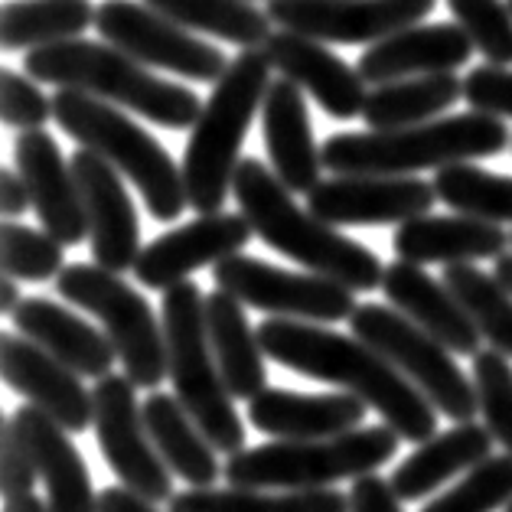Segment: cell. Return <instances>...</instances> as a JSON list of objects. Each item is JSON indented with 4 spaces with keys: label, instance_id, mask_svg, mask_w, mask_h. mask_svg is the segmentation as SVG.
<instances>
[{
    "label": "cell",
    "instance_id": "cell-50",
    "mask_svg": "<svg viewBox=\"0 0 512 512\" xmlns=\"http://www.w3.org/2000/svg\"><path fill=\"white\" fill-rule=\"evenodd\" d=\"M506 512H512V503H509V506H506Z\"/></svg>",
    "mask_w": 512,
    "mask_h": 512
},
{
    "label": "cell",
    "instance_id": "cell-49",
    "mask_svg": "<svg viewBox=\"0 0 512 512\" xmlns=\"http://www.w3.org/2000/svg\"><path fill=\"white\" fill-rule=\"evenodd\" d=\"M493 274H496V278L499 281H503V287H506V291L512 294V255H499L496 258V268H493Z\"/></svg>",
    "mask_w": 512,
    "mask_h": 512
},
{
    "label": "cell",
    "instance_id": "cell-28",
    "mask_svg": "<svg viewBox=\"0 0 512 512\" xmlns=\"http://www.w3.org/2000/svg\"><path fill=\"white\" fill-rule=\"evenodd\" d=\"M206 330L232 398L252 402L258 392H265L268 389L265 349H261L258 330H252V323L245 317V304L239 297H232L222 287L206 294Z\"/></svg>",
    "mask_w": 512,
    "mask_h": 512
},
{
    "label": "cell",
    "instance_id": "cell-33",
    "mask_svg": "<svg viewBox=\"0 0 512 512\" xmlns=\"http://www.w3.org/2000/svg\"><path fill=\"white\" fill-rule=\"evenodd\" d=\"M167 503L170 512H349V496L327 486L284 493L248 490V486H229V490L193 486L170 496Z\"/></svg>",
    "mask_w": 512,
    "mask_h": 512
},
{
    "label": "cell",
    "instance_id": "cell-19",
    "mask_svg": "<svg viewBox=\"0 0 512 512\" xmlns=\"http://www.w3.org/2000/svg\"><path fill=\"white\" fill-rule=\"evenodd\" d=\"M261 49L268 53L271 66L281 76L301 85L330 118L349 121L362 115L369 82L359 76V69H353L346 59L336 56L323 40L278 27Z\"/></svg>",
    "mask_w": 512,
    "mask_h": 512
},
{
    "label": "cell",
    "instance_id": "cell-34",
    "mask_svg": "<svg viewBox=\"0 0 512 512\" xmlns=\"http://www.w3.org/2000/svg\"><path fill=\"white\" fill-rule=\"evenodd\" d=\"M160 14L177 20L186 30H199L242 49L268 43L274 23L268 10H258L255 0H144Z\"/></svg>",
    "mask_w": 512,
    "mask_h": 512
},
{
    "label": "cell",
    "instance_id": "cell-48",
    "mask_svg": "<svg viewBox=\"0 0 512 512\" xmlns=\"http://www.w3.org/2000/svg\"><path fill=\"white\" fill-rule=\"evenodd\" d=\"M4 512H49V506L36 493H23V496H10Z\"/></svg>",
    "mask_w": 512,
    "mask_h": 512
},
{
    "label": "cell",
    "instance_id": "cell-36",
    "mask_svg": "<svg viewBox=\"0 0 512 512\" xmlns=\"http://www.w3.org/2000/svg\"><path fill=\"white\" fill-rule=\"evenodd\" d=\"M434 190L444 206L460 216L486 222H512V177L490 173L470 160L434 170Z\"/></svg>",
    "mask_w": 512,
    "mask_h": 512
},
{
    "label": "cell",
    "instance_id": "cell-29",
    "mask_svg": "<svg viewBox=\"0 0 512 512\" xmlns=\"http://www.w3.org/2000/svg\"><path fill=\"white\" fill-rule=\"evenodd\" d=\"M493 431L477 421H457V428L428 437L411 457L392 473V490L402 499H421L434 493L437 486L447 483L454 473H464L473 464H480L483 457H490Z\"/></svg>",
    "mask_w": 512,
    "mask_h": 512
},
{
    "label": "cell",
    "instance_id": "cell-6",
    "mask_svg": "<svg viewBox=\"0 0 512 512\" xmlns=\"http://www.w3.org/2000/svg\"><path fill=\"white\" fill-rule=\"evenodd\" d=\"M53 118L79 147H89L118 167L137 186L157 222L180 219V212L190 206L183 167H177L157 137L118 111V105L79 89H59L53 95Z\"/></svg>",
    "mask_w": 512,
    "mask_h": 512
},
{
    "label": "cell",
    "instance_id": "cell-21",
    "mask_svg": "<svg viewBox=\"0 0 512 512\" xmlns=\"http://www.w3.org/2000/svg\"><path fill=\"white\" fill-rule=\"evenodd\" d=\"M473 40L460 23H411L385 40L366 46L359 56V76L369 85H385L395 79L431 76V72H454L467 66Z\"/></svg>",
    "mask_w": 512,
    "mask_h": 512
},
{
    "label": "cell",
    "instance_id": "cell-4",
    "mask_svg": "<svg viewBox=\"0 0 512 512\" xmlns=\"http://www.w3.org/2000/svg\"><path fill=\"white\" fill-rule=\"evenodd\" d=\"M271 69V59L261 46L242 49V56L229 62L226 76L216 82L209 102L199 111L183 154L186 196L199 216L222 212L226 206L245 134L271 85Z\"/></svg>",
    "mask_w": 512,
    "mask_h": 512
},
{
    "label": "cell",
    "instance_id": "cell-5",
    "mask_svg": "<svg viewBox=\"0 0 512 512\" xmlns=\"http://www.w3.org/2000/svg\"><path fill=\"white\" fill-rule=\"evenodd\" d=\"M509 128L503 118L467 111V115L434 118L411 128L333 134L323 141V167L333 173H415L437 170L457 160H483L506 151Z\"/></svg>",
    "mask_w": 512,
    "mask_h": 512
},
{
    "label": "cell",
    "instance_id": "cell-43",
    "mask_svg": "<svg viewBox=\"0 0 512 512\" xmlns=\"http://www.w3.org/2000/svg\"><path fill=\"white\" fill-rule=\"evenodd\" d=\"M464 102L483 115L512 118V72L496 62L477 66L464 79Z\"/></svg>",
    "mask_w": 512,
    "mask_h": 512
},
{
    "label": "cell",
    "instance_id": "cell-15",
    "mask_svg": "<svg viewBox=\"0 0 512 512\" xmlns=\"http://www.w3.org/2000/svg\"><path fill=\"white\" fill-rule=\"evenodd\" d=\"M437 0H268L274 27L314 36L323 43L372 46L421 23Z\"/></svg>",
    "mask_w": 512,
    "mask_h": 512
},
{
    "label": "cell",
    "instance_id": "cell-38",
    "mask_svg": "<svg viewBox=\"0 0 512 512\" xmlns=\"http://www.w3.org/2000/svg\"><path fill=\"white\" fill-rule=\"evenodd\" d=\"M62 245L56 235L36 232L23 226L17 219H7L0 229V261H4V274L17 281H49L59 278V271L66 268L62 258Z\"/></svg>",
    "mask_w": 512,
    "mask_h": 512
},
{
    "label": "cell",
    "instance_id": "cell-35",
    "mask_svg": "<svg viewBox=\"0 0 512 512\" xmlns=\"http://www.w3.org/2000/svg\"><path fill=\"white\" fill-rule=\"evenodd\" d=\"M441 281L464 304L483 340L499 353L512 356V294L503 287V281L496 274H486L477 265H470V261L444 265Z\"/></svg>",
    "mask_w": 512,
    "mask_h": 512
},
{
    "label": "cell",
    "instance_id": "cell-39",
    "mask_svg": "<svg viewBox=\"0 0 512 512\" xmlns=\"http://www.w3.org/2000/svg\"><path fill=\"white\" fill-rule=\"evenodd\" d=\"M473 385H477L480 415L493 437L512 454V366L499 349H480L473 356Z\"/></svg>",
    "mask_w": 512,
    "mask_h": 512
},
{
    "label": "cell",
    "instance_id": "cell-47",
    "mask_svg": "<svg viewBox=\"0 0 512 512\" xmlns=\"http://www.w3.org/2000/svg\"><path fill=\"white\" fill-rule=\"evenodd\" d=\"M20 284H17V278H10V274H4V284H0V310L4 314H14V310L20 307Z\"/></svg>",
    "mask_w": 512,
    "mask_h": 512
},
{
    "label": "cell",
    "instance_id": "cell-9",
    "mask_svg": "<svg viewBox=\"0 0 512 512\" xmlns=\"http://www.w3.org/2000/svg\"><path fill=\"white\" fill-rule=\"evenodd\" d=\"M56 291L72 307L89 310L102 320L108 340L115 343L118 359L124 362V376L137 389L154 392L170 376L164 320L154 317L144 294L121 281L118 271L102 265H66L56 278Z\"/></svg>",
    "mask_w": 512,
    "mask_h": 512
},
{
    "label": "cell",
    "instance_id": "cell-1",
    "mask_svg": "<svg viewBox=\"0 0 512 512\" xmlns=\"http://www.w3.org/2000/svg\"><path fill=\"white\" fill-rule=\"evenodd\" d=\"M258 340L265 356L281 362L284 369L359 395L402 441L424 444L437 434L441 411L431 405V398L359 336L333 333L310 320L271 317L258 327Z\"/></svg>",
    "mask_w": 512,
    "mask_h": 512
},
{
    "label": "cell",
    "instance_id": "cell-2",
    "mask_svg": "<svg viewBox=\"0 0 512 512\" xmlns=\"http://www.w3.org/2000/svg\"><path fill=\"white\" fill-rule=\"evenodd\" d=\"M232 196L252 222L261 242L294 265H304L314 274L340 281L353 291H376L382 287L385 265L366 245L346 239L327 219L294 203V193L265 160L242 157L232 177Z\"/></svg>",
    "mask_w": 512,
    "mask_h": 512
},
{
    "label": "cell",
    "instance_id": "cell-3",
    "mask_svg": "<svg viewBox=\"0 0 512 512\" xmlns=\"http://www.w3.org/2000/svg\"><path fill=\"white\" fill-rule=\"evenodd\" d=\"M23 72L36 82H53L59 89L98 95L170 131L193 128L199 111H203V102L190 85L160 79L151 72V66H144L141 59H134L124 49L82 40V36L30 49L23 56Z\"/></svg>",
    "mask_w": 512,
    "mask_h": 512
},
{
    "label": "cell",
    "instance_id": "cell-30",
    "mask_svg": "<svg viewBox=\"0 0 512 512\" xmlns=\"http://www.w3.org/2000/svg\"><path fill=\"white\" fill-rule=\"evenodd\" d=\"M141 408L151 441L157 444L160 457L167 460V467L180 480H186L190 486H212L219 480L222 467L216 460V447L209 444V437L193 421L190 411L183 408L177 395L151 392Z\"/></svg>",
    "mask_w": 512,
    "mask_h": 512
},
{
    "label": "cell",
    "instance_id": "cell-45",
    "mask_svg": "<svg viewBox=\"0 0 512 512\" xmlns=\"http://www.w3.org/2000/svg\"><path fill=\"white\" fill-rule=\"evenodd\" d=\"M30 206H33V199H30L27 180L20 177V170L7 167L0 173V212H4V219H17L20 212H27Z\"/></svg>",
    "mask_w": 512,
    "mask_h": 512
},
{
    "label": "cell",
    "instance_id": "cell-12",
    "mask_svg": "<svg viewBox=\"0 0 512 512\" xmlns=\"http://www.w3.org/2000/svg\"><path fill=\"white\" fill-rule=\"evenodd\" d=\"M95 30L105 43L131 53L144 66L167 69L190 82H219L229 69V56L219 46L203 43L151 4L105 0L95 10Z\"/></svg>",
    "mask_w": 512,
    "mask_h": 512
},
{
    "label": "cell",
    "instance_id": "cell-42",
    "mask_svg": "<svg viewBox=\"0 0 512 512\" xmlns=\"http://www.w3.org/2000/svg\"><path fill=\"white\" fill-rule=\"evenodd\" d=\"M36 480H40L36 460L17 431L14 415H10L4 418V428H0V490H4V499L33 493Z\"/></svg>",
    "mask_w": 512,
    "mask_h": 512
},
{
    "label": "cell",
    "instance_id": "cell-25",
    "mask_svg": "<svg viewBox=\"0 0 512 512\" xmlns=\"http://www.w3.org/2000/svg\"><path fill=\"white\" fill-rule=\"evenodd\" d=\"M14 421L36 460V470H40L49 512H98L89 467L76 444L69 441V431L36 405L14 411Z\"/></svg>",
    "mask_w": 512,
    "mask_h": 512
},
{
    "label": "cell",
    "instance_id": "cell-51",
    "mask_svg": "<svg viewBox=\"0 0 512 512\" xmlns=\"http://www.w3.org/2000/svg\"><path fill=\"white\" fill-rule=\"evenodd\" d=\"M506 4H509V7H512V0H506Z\"/></svg>",
    "mask_w": 512,
    "mask_h": 512
},
{
    "label": "cell",
    "instance_id": "cell-14",
    "mask_svg": "<svg viewBox=\"0 0 512 512\" xmlns=\"http://www.w3.org/2000/svg\"><path fill=\"white\" fill-rule=\"evenodd\" d=\"M434 183L411 173H333L307 193V209L330 226H392L431 212Z\"/></svg>",
    "mask_w": 512,
    "mask_h": 512
},
{
    "label": "cell",
    "instance_id": "cell-27",
    "mask_svg": "<svg viewBox=\"0 0 512 512\" xmlns=\"http://www.w3.org/2000/svg\"><path fill=\"white\" fill-rule=\"evenodd\" d=\"M14 323L23 336L49 349L56 359L72 366L79 376L102 379L118 362V349L108 340V333H98L92 323H85L72 310L59 307L46 297H23L14 310Z\"/></svg>",
    "mask_w": 512,
    "mask_h": 512
},
{
    "label": "cell",
    "instance_id": "cell-13",
    "mask_svg": "<svg viewBox=\"0 0 512 512\" xmlns=\"http://www.w3.org/2000/svg\"><path fill=\"white\" fill-rule=\"evenodd\" d=\"M134 389L137 385L128 376H115V372L98 379L92 389L98 447H102L111 473L128 490L147 496L151 503H164L173 496V470L151 441L144 408L137 405Z\"/></svg>",
    "mask_w": 512,
    "mask_h": 512
},
{
    "label": "cell",
    "instance_id": "cell-31",
    "mask_svg": "<svg viewBox=\"0 0 512 512\" xmlns=\"http://www.w3.org/2000/svg\"><path fill=\"white\" fill-rule=\"evenodd\" d=\"M464 98V79L454 72H431V76L395 79L385 85H372L362 105V121L372 131L411 128V124L434 121Z\"/></svg>",
    "mask_w": 512,
    "mask_h": 512
},
{
    "label": "cell",
    "instance_id": "cell-17",
    "mask_svg": "<svg viewBox=\"0 0 512 512\" xmlns=\"http://www.w3.org/2000/svg\"><path fill=\"white\" fill-rule=\"evenodd\" d=\"M72 173H76L85 219H89V248L95 265L108 271H134L141 255V222L121 183V170L111 167L102 154L79 147L72 154Z\"/></svg>",
    "mask_w": 512,
    "mask_h": 512
},
{
    "label": "cell",
    "instance_id": "cell-40",
    "mask_svg": "<svg viewBox=\"0 0 512 512\" xmlns=\"http://www.w3.org/2000/svg\"><path fill=\"white\" fill-rule=\"evenodd\" d=\"M454 20L467 30L486 62H512V7L506 0H447Z\"/></svg>",
    "mask_w": 512,
    "mask_h": 512
},
{
    "label": "cell",
    "instance_id": "cell-16",
    "mask_svg": "<svg viewBox=\"0 0 512 512\" xmlns=\"http://www.w3.org/2000/svg\"><path fill=\"white\" fill-rule=\"evenodd\" d=\"M252 235L255 229L245 212H206L141 248L134 261V278L151 291H167L193 271L239 255L252 242Z\"/></svg>",
    "mask_w": 512,
    "mask_h": 512
},
{
    "label": "cell",
    "instance_id": "cell-23",
    "mask_svg": "<svg viewBox=\"0 0 512 512\" xmlns=\"http://www.w3.org/2000/svg\"><path fill=\"white\" fill-rule=\"evenodd\" d=\"M261 128L274 173L291 193H310L320 183V147L314 141V124L307 115L304 89L287 76L268 85L261 102Z\"/></svg>",
    "mask_w": 512,
    "mask_h": 512
},
{
    "label": "cell",
    "instance_id": "cell-26",
    "mask_svg": "<svg viewBox=\"0 0 512 512\" xmlns=\"http://www.w3.org/2000/svg\"><path fill=\"white\" fill-rule=\"evenodd\" d=\"M512 242L499 222L473 216H415L398 222L392 248L398 258L415 265H457V261H486L499 258Z\"/></svg>",
    "mask_w": 512,
    "mask_h": 512
},
{
    "label": "cell",
    "instance_id": "cell-37",
    "mask_svg": "<svg viewBox=\"0 0 512 512\" xmlns=\"http://www.w3.org/2000/svg\"><path fill=\"white\" fill-rule=\"evenodd\" d=\"M512 503V454H490L421 512H496Z\"/></svg>",
    "mask_w": 512,
    "mask_h": 512
},
{
    "label": "cell",
    "instance_id": "cell-22",
    "mask_svg": "<svg viewBox=\"0 0 512 512\" xmlns=\"http://www.w3.org/2000/svg\"><path fill=\"white\" fill-rule=\"evenodd\" d=\"M385 301L411 317L421 330L437 336L451 353L457 356H477L480 353V330L470 320L464 304L457 301L454 291L444 281H434L428 271L415 261L398 258L395 265H385L382 278Z\"/></svg>",
    "mask_w": 512,
    "mask_h": 512
},
{
    "label": "cell",
    "instance_id": "cell-7",
    "mask_svg": "<svg viewBox=\"0 0 512 512\" xmlns=\"http://www.w3.org/2000/svg\"><path fill=\"white\" fill-rule=\"evenodd\" d=\"M167 372L173 392L222 454L245 451V424L232 405V392L219 372L206 330V297L196 281H180L164 291Z\"/></svg>",
    "mask_w": 512,
    "mask_h": 512
},
{
    "label": "cell",
    "instance_id": "cell-11",
    "mask_svg": "<svg viewBox=\"0 0 512 512\" xmlns=\"http://www.w3.org/2000/svg\"><path fill=\"white\" fill-rule=\"evenodd\" d=\"M216 287L239 297L245 307H255L261 314L310 320V323H336L353 317L356 291L327 274L314 271H287L268 265L265 258L229 255L219 265H212Z\"/></svg>",
    "mask_w": 512,
    "mask_h": 512
},
{
    "label": "cell",
    "instance_id": "cell-46",
    "mask_svg": "<svg viewBox=\"0 0 512 512\" xmlns=\"http://www.w3.org/2000/svg\"><path fill=\"white\" fill-rule=\"evenodd\" d=\"M98 512H157L154 503L141 493L128 490V486H108L98 493Z\"/></svg>",
    "mask_w": 512,
    "mask_h": 512
},
{
    "label": "cell",
    "instance_id": "cell-20",
    "mask_svg": "<svg viewBox=\"0 0 512 512\" xmlns=\"http://www.w3.org/2000/svg\"><path fill=\"white\" fill-rule=\"evenodd\" d=\"M14 157L20 177L30 186L33 209L43 229L56 235L62 245H79L89 239V219H85L76 173L53 137L43 128L23 131L14 144Z\"/></svg>",
    "mask_w": 512,
    "mask_h": 512
},
{
    "label": "cell",
    "instance_id": "cell-8",
    "mask_svg": "<svg viewBox=\"0 0 512 512\" xmlns=\"http://www.w3.org/2000/svg\"><path fill=\"white\" fill-rule=\"evenodd\" d=\"M398 441L402 437L389 424L353 428L314 441H274L229 454L222 473L229 486H248V490H314L376 473L385 460L395 457Z\"/></svg>",
    "mask_w": 512,
    "mask_h": 512
},
{
    "label": "cell",
    "instance_id": "cell-32",
    "mask_svg": "<svg viewBox=\"0 0 512 512\" xmlns=\"http://www.w3.org/2000/svg\"><path fill=\"white\" fill-rule=\"evenodd\" d=\"M95 10L89 0H7L0 10V43L7 53L76 40L95 27Z\"/></svg>",
    "mask_w": 512,
    "mask_h": 512
},
{
    "label": "cell",
    "instance_id": "cell-24",
    "mask_svg": "<svg viewBox=\"0 0 512 512\" xmlns=\"http://www.w3.org/2000/svg\"><path fill=\"white\" fill-rule=\"evenodd\" d=\"M366 408L353 392L301 395L291 389H265L248 402V421L255 431L278 441H314L362 428Z\"/></svg>",
    "mask_w": 512,
    "mask_h": 512
},
{
    "label": "cell",
    "instance_id": "cell-44",
    "mask_svg": "<svg viewBox=\"0 0 512 512\" xmlns=\"http://www.w3.org/2000/svg\"><path fill=\"white\" fill-rule=\"evenodd\" d=\"M349 512H402V496L379 473H362L349 490Z\"/></svg>",
    "mask_w": 512,
    "mask_h": 512
},
{
    "label": "cell",
    "instance_id": "cell-10",
    "mask_svg": "<svg viewBox=\"0 0 512 512\" xmlns=\"http://www.w3.org/2000/svg\"><path fill=\"white\" fill-rule=\"evenodd\" d=\"M349 330L372 349H379L395 369H402L444 418L473 421V415H480L477 385L464 376L451 349L428 330H421L398 307L359 304L349 317Z\"/></svg>",
    "mask_w": 512,
    "mask_h": 512
},
{
    "label": "cell",
    "instance_id": "cell-18",
    "mask_svg": "<svg viewBox=\"0 0 512 512\" xmlns=\"http://www.w3.org/2000/svg\"><path fill=\"white\" fill-rule=\"evenodd\" d=\"M0 372L10 389L30 405L43 408L69 434H82L89 424H95V395L82 385L79 372L40 343H33L30 336H0Z\"/></svg>",
    "mask_w": 512,
    "mask_h": 512
},
{
    "label": "cell",
    "instance_id": "cell-41",
    "mask_svg": "<svg viewBox=\"0 0 512 512\" xmlns=\"http://www.w3.org/2000/svg\"><path fill=\"white\" fill-rule=\"evenodd\" d=\"M0 118L7 128L36 131L53 118V98H46V92L27 72L4 69V76H0Z\"/></svg>",
    "mask_w": 512,
    "mask_h": 512
}]
</instances>
